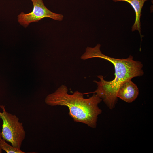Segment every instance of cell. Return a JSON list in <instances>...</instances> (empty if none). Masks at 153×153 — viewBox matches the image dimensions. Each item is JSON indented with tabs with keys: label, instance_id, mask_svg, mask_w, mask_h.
<instances>
[{
	"label": "cell",
	"instance_id": "cell-1",
	"mask_svg": "<svg viewBox=\"0 0 153 153\" xmlns=\"http://www.w3.org/2000/svg\"><path fill=\"white\" fill-rule=\"evenodd\" d=\"M101 46L98 44L94 47H87L81 59L85 60L98 58L109 61L114 65L115 71L114 80L106 81L101 75L97 76L99 81H94L97 86L94 93L101 99L109 109H112L115 107L117 101V95L120 86L127 80L142 76L144 74L143 65L140 61L134 60L131 55L125 59H118L106 56L102 53Z\"/></svg>",
	"mask_w": 153,
	"mask_h": 153
},
{
	"label": "cell",
	"instance_id": "cell-2",
	"mask_svg": "<svg viewBox=\"0 0 153 153\" xmlns=\"http://www.w3.org/2000/svg\"><path fill=\"white\" fill-rule=\"evenodd\" d=\"M102 101L95 93L88 98L78 91L72 94L68 93V89L63 84L54 92L48 95L45 99L46 103L53 106L67 107L69 114L74 122H80L92 128L96 127L98 116L102 111L98 107Z\"/></svg>",
	"mask_w": 153,
	"mask_h": 153
},
{
	"label": "cell",
	"instance_id": "cell-3",
	"mask_svg": "<svg viewBox=\"0 0 153 153\" xmlns=\"http://www.w3.org/2000/svg\"><path fill=\"white\" fill-rule=\"evenodd\" d=\"M0 118L3 121L2 138L20 149L26 133L22 123L16 115L7 112L3 105H0Z\"/></svg>",
	"mask_w": 153,
	"mask_h": 153
},
{
	"label": "cell",
	"instance_id": "cell-4",
	"mask_svg": "<svg viewBox=\"0 0 153 153\" xmlns=\"http://www.w3.org/2000/svg\"><path fill=\"white\" fill-rule=\"evenodd\" d=\"M33 6L32 12L28 14L21 12L18 16V22L26 28L32 22H37L45 17L51 18L55 20L61 21L63 16L52 12L44 5L42 0H31Z\"/></svg>",
	"mask_w": 153,
	"mask_h": 153
},
{
	"label": "cell",
	"instance_id": "cell-5",
	"mask_svg": "<svg viewBox=\"0 0 153 153\" xmlns=\"http://www.w3.org/2000/svg\"><path fill=\"white\" fill-rule=\"evenodd\" d=\"M139 90L137 86L131 80L124 82L120 86L117 96L124 101L128 103L134 101L137 97Z\"/></svg>",
	"mask_w": 153,
	"mask_h": 153
},
{
	"label": "cell",
	"instance_id": "cell-6",
	"mask_svg": "<svg viewBox=\"0 0 153 153\" xmlns=\"http://www.w3.org/2000/svg\"><path fill=\"white\" fill-rule=\"evenodd\" d=\"M115 2L125 1L129 3L133 8L135 13V22L131 27V31L137 30L139 32L141 37L142 36L140 22V18L142 8L145 2L149 0H112Z\"/></svg>",
	"mask_w": 153,
	"mask_h": 153
},
{
	"label": "cell",
	"instance_id": "cell-7",
	"mask_svg": "<svg viewBox=\"0 0 153 153\" xmlns=\"http://www.w3.org/2000/svg\"><path fill=\"white\" fill-rule=\"evenodd\" d=\"M0 146L2 150H3L7 153H25L20 149L11 146L7 143L6 141L2 138L0 141Z\"/></svg>",
	"mask_w": 153,
	"mask_h": 153
},
{
	"label": "cell",
	"instance_id": "cell-8",
	"mask_svg": "<svg viewBox=\"0 0 153 153\" xmlns=\"http://www.w3.org/2000/svg\"><path fill=\"white\" fill-rule=\"evenodd\" d=\"M1 138H2V137H1V131L0 129V141ZM2 150L0 148V153H2Z\"/></svg>",
	"mask_w": 153,
	"mask_h": 153
}]
</instances>
